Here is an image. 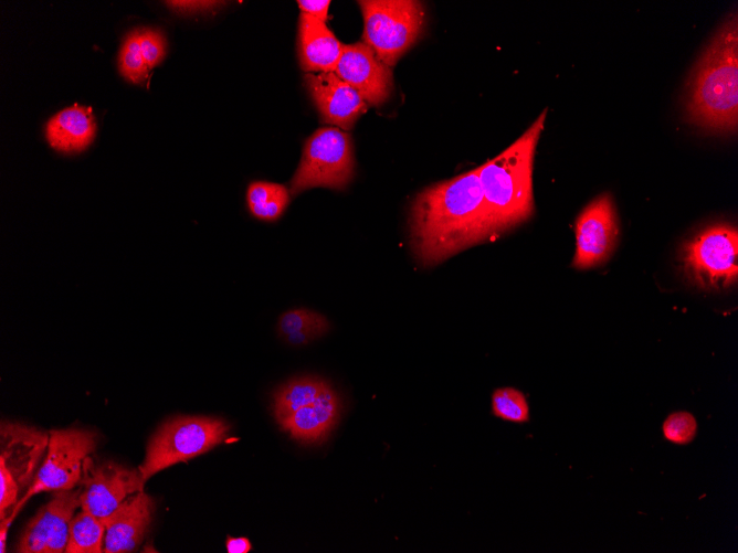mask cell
<instances>
[{
    "label": "cell",
    "mask_w": 738,
    "mask_h": 553,
    "mask_svg": "<svg viewBox=\"0 0 738 553\" xmlns=\"http://www.w3.org/2000/svg\"><path fill=\"white\" fill-rule=\"evenodd\" d=\"M341 408V398L329 384L314 402L277 423L292 438L303 444H319L337 425Z\"/></svg>",
    "instance_id": "16"
},
{
    "label": "cell",
    "mask_w": 738,
    "mask_h": 553,
    "mask_svg": "<svg viewBox=\"0 0 738 553\" xmlns=\"http://www.w3.org/2000/svg\"><path fill=\"white\" fill-rule=\"evenodd\" d=\"M547 110L506 150L479 167L486 240L526 221L533 212L531 171Z\"/></svg>",
    "instance_id": "3"
},
{
    "label": "cell",
    "mask_w": 738,
    "mask_h": 553,
    "mask_svg": "<svg viewBox=\"0 0 738 553\" xmlns=\"http://www.w3.org/2000/svg\"><path fill=\"white\" fill-rule=\"evenodd\" d=\"M0 436V465L11 474L20 492L28 490L48 449L50 435L35 427L4 422L1 424Z\"/></svg>",
    "instance_id": "13"
},
{
    "label": "cell",
    "mask_w": 738,
    "mask_h": 553,
    "mask_svg": "<svg viewBox=\"0 0 738 553\" xmlns=\"http://www.w3.org/2000/svg\"><path fill=\"white\" fill-rule=\"evenodd\" d=\"M686 110L694 124L732 131L738 123V22L732 13L699 57L688 82Z\"/></svg>",
    "instance_id": "2"
},
{
    "label": "cell",
    "mask_w": 738,
    "mask_h": 553,
    "mask_svg": "<svg viewBox=\"0 0 738 553\" xmlns=\"http://www.w3.org/2000/svg\"><path fill=\"white\" fill-rule=\"evenodd\" d=\"M330 383L316 375L296 376L273 393V413L277 422L314 402Z\"/></svg>",
    "instance_id": "19"
},
{
    "label": "cell",
    "mask_w": 738,
    "mask_h": 553,
    "mask_svg": "<svg viewBox=\"0 0 738 553\" xmlns=\"http://www.w3.org/2000/svg\"><path fill=\"white\" fill-rule=\"evenodd\" d=\"M354 166L350 136L338 128H320L305 142L289 193L294 196L314 187L342 190L354 177Z\"/></svg>",
    "instance_id": "6"
},
{
    "label": "cell",
    "mask_w": 738,
    "mask_h": 553,
    "mask_svg": "<svg viewBox=\"0 0 738 553\" xmlns=\"http://www.w3.org/2000/svg\"><path fill=\"white\" fill-rule=\"evenodd\" d=\"M698 432L696 417L687 411L670 413L662 423V434L665 440L679 446L690 444Z\"/></svg>",
    "instance_id": "25"
},
{
    "label": "cell",
    "mask_w": 738,
    "mask_h": 553,
    "mask_svg": "<svg viewBox=\"0 0 738 553\" xmlns=\"http://www.w3.org/2000/svg\"><path fill=\"white\" fill-rule=\"evenodd\" d=\"M299 9L323 22L327 20V13L329 8V0H299L297 1Z\"/></svg>",
    "instance_id": "28"
},
{
    "label": "cell",
    "mask_w": 738,
    "mask_h": 553,
    "mask_svg": "<svg viewBox=\"0 0 738 553\" xmlns=\"http://www.w3.org/2000/svg\"><path fill=\"white\" fill-rule=\"evenodd\" d=\"M409 224L412 251L424 266L436 265L485 241L479 167L419 192Z\"/></svg>",
    "instance_id": "1"
},
{
    "label": "cell",
    "mask_w": 738,
    "mask_h": 553,
    "mask_svg": "<svg viewBox=\"0 0 738 553\" xmlns=\"http://www.w3.org/2000/svg\"><path fill=\"white\" fill-rule=\"evenodd\" d=\"M335 73L369 105L383 104L392 92L390 67L363 42L342 44Z\"/></svg>",
    "instance_id": "12"
},
{
    "label": "cell",
    "mask_w": 738,
    "mask_h": 553,
    "mask_svg": "<svg viewBox=\"0 0 738 553\" xmlns=\"http://www.w3.org/2000/svg\"><path fill=\"white\" fill-rule=\"evenodd\" d=\"M342 44L325 22L302 12L299 15L298 52L306 72H335Z\"/></svg>",
    "instance_id": "17"
},
{
    "label": "cell",
    "mask_w": 738,
    "mask_h": 553,
    "mask_svg": "<svg viewBox=\"0 0 738 553\" xmlns=\"http://www.w3.org/2000/svg\"><path fill=\"white\" fill-rule=\"evenodd\" d=\"M685 276L703 289H723L738 278V232L730 225L710 226L684 244Z\"/></svg>",
    "instance_id": "7"
},
{
    "label": "cell",
    "mask_w": 738,
    "mask_h": 553,
    "mask_svg": "<svg viewBox=\"0 0 738 553\" xmlns=\"http://www.w3.org/2000/svg\"><path fill=\"white\" fill-rule=\"evenodd\" d=\"M230 426L217 417L177 416L151 437L139 471L146 481L156 472L204 454L224 442Z\"/></svg>",
    "instance_id": "4"
},
{
    "label": "cell",
    "mask_w": 738,
    "mask_h": 553,
    "mask_svg": "<svg viewBox=\"0 0 738 553\" xmlns=\"http://www.w3.org/2000/svg\"><path fill=\"white\" fill-rule=\"evenodd\" d=\"M97 435L89 429L50 430L48 451L34 480L19 501L14 515L33 494L74 489L82 479L83 462L96 448Z\"/></svg>",
    "instance_id": "8"
},
{
    "label": "cell",
    "mask_w": 738,
    "mask_h": 553,
    "mask_svg": "<svg viewBox=\"0 0 738 553\" xmlns=\"http://www.w3.org/2000/svg\"><path fill=\"white\" fill-rule=\"evenodd\" d=\"M492 413L510 423L529 422V404L525 394L515 387H500L492 394Z\"/></svg>",
    "instance_id": "23"
},
{
    "label": "cell",
    "mask_w": 738,
    "mask_h": 553,
    "mask_svg": "<svg viewBox=\"0 0 738 553\" xmlns=\"http://www.w3.org/2000/svg\"><path fill=\"white\" fill-rule=\"evenodd\" d=\"M80 496L81 487L55 491L54 497L27 523L15 549L17 552H65L71 520L75 510L81 507Z\"/></svg>",
    "instance_id": "10"
},
{
    "label": "cell",
    "mask_w": 738,
    "mask_h": 553,
    "mask_svg": "<svg viewBox=\"0 0 738 553\" xmlns=\"http://www.w3.org/2000/svg\"><path fill=\"white\" fill-rule=\"evenodd\" d=\"M139 29L129 32L119 51L118 67L120 74L130 83L140 84L147 76V66L139 45Z\"/></svg>",
    "instance_id": "24"
},
{
    "label": "cell",
    "mask_w": 738,
    "mask_h": 553,
    "mask_svg": "<svg viewBox=\"0 0 738 553\" xmlns=\"http://www.w3.org/2000/svg\"><path fill=\"white\" fill-rule=\"evenodd\" d=\"M365 21L362 42L389 67L419 39L424 26L422 2L412 0L358 1Z\"/></svg>",
    "instance_id": "5"
},
{
    "label": "cell",
    "mask_w": 738,
    "mask_h": 553,
    "mask_svg": "<svg viewBox=\"0 0 738 553\" xmlns=\"http://www.w3.org/2000/svg\"><path fill=\"white\" fill-rule=\"evenodd\" d=\"M291 200L288 189L268 181L251 182L246 190V204L251 214L263 221L277 220Z\"/></svg>",
    "instance_id": "21"
},
{
    "label": "cell",
    "mask_w": 738,
    "mask_h": 553,
    "mask_svg": "<svg viewBox=\"0 0 738 553\" xmlns=\"http://www.w3.org/2000/svg\"><path fill=\"white\" fill-rule=\"evenodd\" d=\"M96 123L91 107L75 104L52 116L45 126L49 145L63 153L85 150L93 141Z\"/></svg>",
    "instance_id": "18"
},
{
    "label": "cell",
    "mask_w": 738,
    "mask_h": 553,
    "mask_svg": "<svg viewBox=\"0 0 738 553\" xmlns=\"http://www.w3.org/2000/svg\"><path fill=\"white\" fill-rule=\"evenodd\" d=\"M167 6L179 12L208 11L219 7L218 1H167Z\"/></svg>",
    "instance_id": "29"
},
{
    "label": "cell",
    "mask_w": 738,
    "mask_h": 553,
    "mask_svg": "<svg viewBox=\"0 0 738 553\" xmlns=\"http://www.w3.org/2000/svg\"><path fill=\"white\" fill-rule=\"evenodd\" d=\"M139 30L140 51L150 70L162 61L166 53V40L160 30L150 28Z\"/></svg>",
    "instance_id": "26"
},
{
    "label": "cell",
    "mask_w": 738,
    "mask_h": 553,
    "mask_svg": "<svg viewBox=\"0 0 738 553\" xmlns=\"http://www.w3.org/2000/svg\"><path fill=\"white\" fill-rule=\"evenodd\" d=\"M277 330L289 344L304 345L324 336L329 330V322L316 311L293 309L280 317Z\"/></svg>",
    "instance_id": "20"
},
{
    "label": "cell",
    "mask_w": 738,
    "mask_h": 553,
    "mask_svg": "<svg viewBox=\"0 0 738 553\" xmlns=\"http://www.w3.org/2000/svg\"><path fill=\"white\" fill-rule=\"evenodd\" d=\"M105 525L102 519L96 518L81 508L71 520L67 553H99L104 552Z\"/></svg>",
    "instance_id": "22"
},
{
    "label": "cell",
    "mask_w": 738,
    "mask_h": 553,
    "mask_svg": "<svg viewBox=\"0 0 738 553\" xmlns=\"http://www.w3.org/2000/svg\"><path fill=\"white\" fill-rule=\"evenodd\" d=\"M155 510V502L144 491L129 496L103 520L104 552L125 553L137 549L144 540Z\"/></svg>",
    "instance_id": "15"
},
{
    "label": "cell",
    "mask_w": 738,
    "mask_h": 553,
    "mask_svg": "<svg viewBox=\"0 0 738 553\" xmlns=\"http://www.w3.org/2000/svg\"><path fill=\"white\" fill-rule=\"evenodd\" d=\"M304 81L321 120L327 124L345 130L351 129L359 116L368 109V104L359 93L335 72L307 73Z\"/></svg>",
    "instance_id": "14"
},
{
    "label": "cell",
    "mask_w": 738,
    "mask_h": 553,
    "mask_svg": "<svg viewBox=\"0 0 738 553\" xmlns=\"http://www.w3.org/2000/svg\"><path fill=\"white\" fill-rule=\"evenodd\" d=\"M618 220L610 195L592 201L576 223L577 248L572 265L586 269L603 263L618 237Z\"/></svg>",
    "instance_id": "11"
},
{
    "label": "cell",
    "mask_w": 738,
    "mask_h": 553,
    "mask_svg": "<svg viewBox=\"0 0 738 553\" xmlns=\"http://www.w3.org/2000/svg\"><path fill=\"white\" fill-rule=\"evenodd\" d=\"M145 480L136 469L114 461L96 462L91 456L83 462L81 508L104 520L129 496L143 491Z\"/></svg>",
    "instance_id": "9"
},
{
    "label": "cell",
    "mask_w": 738,
    "mask_h": 553,
    "mask_svg": "<svg viewBox=\"0 0 738 553\" xmlns=\"http://www.w3.org/2000/svg\"><path fill=\"white\" fill-rule=\"evenodd\" d=\"M225 547L228 553H247L252 550L251 542L247 538L228 536Z\"/></svg>",
    "instance_id": "30"
},
{
    "label": "cell",
    "mask_w": 738,
    "mask_h": 553,
    "mask_svg": "<svg viewBox=\"0 0 738 553\" xmlns=\"http://www.w3.org/2000/svg\"><path fill=\"white\" fill-rule=\"evenodd\" d=\"M19 493L20 489L17 482L13 480L11 474L8 469L0 465V518L1 521L9 518L15 517L14 511L19 503Z\"/></svg>",
    "instance_id": "27"
}]
</instances>
